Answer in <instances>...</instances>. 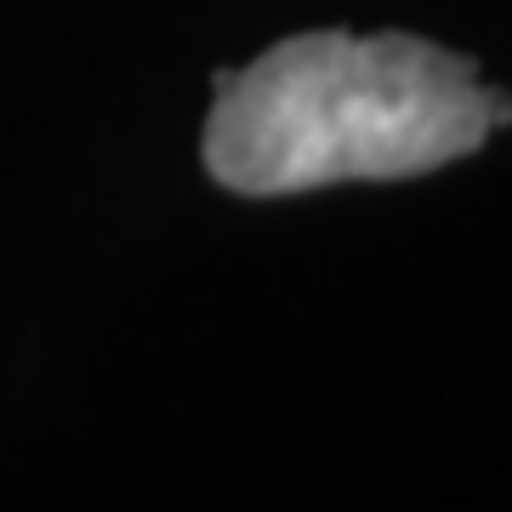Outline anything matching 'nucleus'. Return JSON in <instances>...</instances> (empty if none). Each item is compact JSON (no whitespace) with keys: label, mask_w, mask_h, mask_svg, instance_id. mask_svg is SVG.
Here are the masks:
<instances>
[{"label":"nucleus","mask_w":512,"mask_h":512,"mask_svg":"<svg viewBox=\"0 0 512 512\" xmlns=\"http://www.w3.org/2000/svg\"><path fill=\"white\" fill-rule=\"evenodd\" d=\"M512 120L473 63L416 35H291L217 80L205 165L234 194L393 183L456 165Z\"/></svg>","instance_id":"nucleus-1"}]
</instances>
